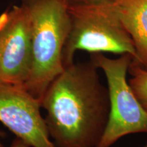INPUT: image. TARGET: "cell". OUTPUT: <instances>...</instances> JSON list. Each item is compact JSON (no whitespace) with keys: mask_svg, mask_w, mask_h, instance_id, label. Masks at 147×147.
I'll list each match as a JSON object with an SVG mask.
<instances>
[{"mask_svg":"<svg viewBox=\"0 0 147 147\" xmlns=\"http://www.w3.org/2000/svg\"><path fill=\"white\" fill-rule=\"evenodd\" d=\"M41 107L55 146L96 147L109 120V92L91 60L74 62L51 82Z\"/></svg>","mask_w":147,"mask_h":147,"instance_id":"1","label":"cell"},{"mask_svg":"<svg viewBox=\"0 0 147 147\" xmlns=\"http://www.w3.org/2000/svg\"><path fill=\"white\" fill-rule=\"evenodd\" d=\"M30 23L32 64L23 87L40 101L63 71L62 53L70 30L67 3L63 0H22Z\"/></svg>","mask_w":147,"mask_h":147,"instance_id":"2","label":"cell"},{"mask_svg":"<svg viewBox=\"0 0 147 147\" xmlns=\"http://www.w3.org/2000/svg\"><path fill=\"white\" fill-rule=\"evenodd\" d=\"M70 30L64 46V67L74 63L78 51L90 53L129 54L137 58L135 46L113 8L112 0H78L67 3Z\"/></svg>","mask_w":147,"mask_h":147,"instance_id":"3","label":"cell"},{"mask_svg":"<svg viewBox=\"0 0 147 147\" xmlns=\"http://www.w3.org/2000/svg\"><path fill=\"white\" fill-rule=\"evenodd\" d=\"M90 54V60L105 74L110 103L107 127L96 147H110L129 134L147 133V112L127 81L131 55L112 59L102 53Z\"/></svg>","mask_w":147,"mask_h":147,"instance_id":"4","label":"cell"},{"mask_svg":"<svg viewBox=\"0 0 147 147\" xmlns=\"http://www.w3.org/2000/svg\"><path fill=\"white\" fill-rule=\"evenodd\" d=\"M41 108L40 101L22 86L0 84V122L30 147H56Z\"/></svg>","mask_w":147,"mask_h":147,"instance_id":"5","label":"cell"},{"mask_svg":"<svg viewBox=\"0 0 147 147\" xmlns=\"http://www.w3.org/2000/svg\"><path fill=\"white\" fill-rule=\"evenodd\" d=\"M9 11V19L0 31V84L22 86L32 64L30 23L23 5Z\"/></svg>","mask_w":147,"mask_h":147,"instance_id":"6","label":"cell"},{"mask_svg":"<svg viewBox=\"0 0 147 147\" xmlns=\"http://www.w3.org/2000/svg\"><path fill=\"white\" fill-rule=\"evenodd\" d=\"M113 8L133 40L135 61L147 69V0H112Z\"/></svg>","mask_w":147,"mask_h":147,"instance_id":"7","label":"cell"},{"mask_svg":"<svg viewBox=\"0 0 147 147\" xmlns=\"http://www.w3.org/2000/svg\"><path fill=\"white\" fill-rule=\"evenodd\" d=\"M128 72L131 76L129 84L138 100L147 112V69L132 60Z\"/></svg>","mask_w":147,"mask_h":147,"instance_id":"8","label":"cell"},{"mask_svg":"<svg viewBox=\"0 0 147 147\" xmlns=\"http://www.w3.org/2000/svg\"><path fill=\"white\" fill-rule=\"evenodd\" d=\"M9 19V11L7 10L0 15V31L2 29Z\"/></svg>","mask_w":147,"mask_h":147,"instance_id":"9","label":"cell"},{"mask_svg":"<svg viewBox=\"0 0 147 147\" xmlns=\"http://www.w3.org/2000/svg\"><path fill=\"white\" fill-rule=\"evenodd\" d=\"M9 147H30L29 144H27L26 142H24L22 140L16 138L15 139L12 141L11 144Z\"/></svg>","mask_w":147,"mask_h":147,"instance_id":"10","label":"cell"},{"mask_svg":"<svg viewBox=\"0 0 147 147\" xmlns=\"http://www.w3.org/2000/svg\"><path fill=\"white\" fill-rule=\"evenodd\" d=\"M5 136H6V134L3 131H2V130L0 129V139L4 138Z\"/></svg>","mask_w":147,"mask_h":147,"instance_id":"11","label":"cell"},{"mask_svg":"<svg viewBox=\"0 0 147 147\" xmlns=\"http://www.w3.org/2000/svg\"><path fill=\"white\" fill-rule=\"evenodd\" d=\"M63 1H65V2H67V3H70V2H73V1H78V0H63Z\"/></svg>","mask_w":147,"mask_h":147,"instance_id":"12","label":"cell"},{"mask_svg":"<svg viewBox=\"0 0 147 147\" xmlns=\"http://www.w3.org/2000/svg\"><path fill=\"white\" fill-rule=\"evenodd\" d=\"M0 147H4V146H3V144H2V142H1V141H0Z\"/></svg>","mask_w":147,"mask_h":147,"instance_id":"13","label":"cell"},{"mask_svg":"<svg viewBox=\"0 0 147 147\" xmlns=\"http://www.w3.org/2000/svg\"><path fill=\"white\" fill-rule=\"evenodd\" d=\"M143 147H147V144H146V145H145V146H143Z\"/></svg>","mask_w":147,"mask_h":147,"instance_id":"14","label":"cell"}]
</instances>
